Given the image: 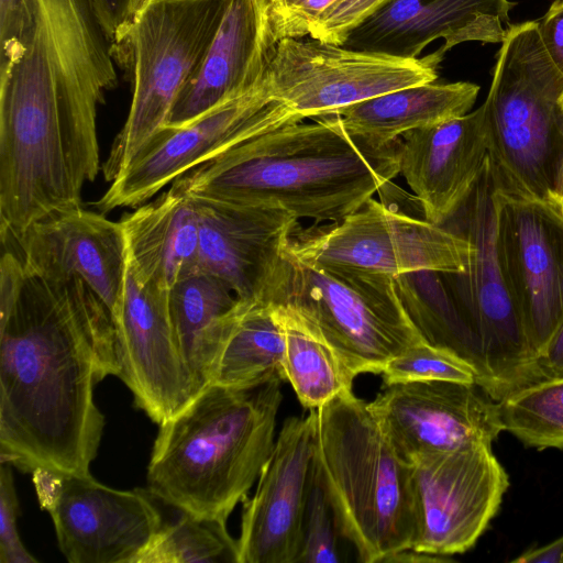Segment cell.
Here are the masks:
<instances>
[{"label":"cell","mask_w":563,"mask_h":563,"mask_svg":"<svg viewBox=\"0 0 563 563\" xmlns=\"http://www.w3.org/2000/svg\"><path fill=\"white\" fill-rule=\"evenodd\" d=\"M119 371L114 320L86 283L33 275L2 247L0 460L89 475L104 428L93 387Z\"/></svg>","instance_id":"cell-1"},{"label":"cell","mask_w":563,"mask_h":563,"mask_svg":"<svg viewBox=\"0 0 563 563\" xmlns=\"http://www.w3.org/2000/svg\"><path fill=\"white\" fill-rule=\"evenodd\" d=\"M101 25L86 7L40 0L0 67V233L81 206L100 169L97 112L118 81Z\"/></svg>","instance_id":"cell-2"},{"label":"cell","mask_w":563,"mask_h":563,"mask_svg":"<svg viewBox=\"0 0 563 563\" xmlns=\"http://www.w3.org/2000/svg\"><path fill=\"white\" fill-rule=\"evenodd\" d=\"M398 142L377 148L338 114L295 121L245 140L173 184L212 201L285 211L313 225L345 219L399 174Z\"/></svg>","instance_id":"cell-3"},{"label":"cell","mask_w":563,"mask_h":563,"mask_svg":"<svg viewBox=\"0 0 563 563\" xmlns=\"http://www.w3.org/2000/svg\"><path fill=\"white\" fill-rule=\"evenodd\" d=\"M283 382L201 389L159 424L147 490L179 511L227 521L273 450Z\"/></svg>","instance_id":"cell-4"},{"label":"cell","mask_w":563,"mask_h":563,"mask_svg":"<svg viewBox=\"0 0 563 563\" xmlns=\"http://www.w3.org/2000/svg\"><path fill=\"white\" fill-rule=\"evenodd\" d=\"M313 464L338 531L360 561L387 562L411 548L412 464L396 451L369 402L349 391L316 409Z\"/></svg>","instance_id":"cell-5"},{"label":"cell","mask_w":563,"mask_h":563,"mask_svg":"<svg viewBox=\"0 0 563 563\" xmlns=\"http://www.w3.org/2000/svg\"><path fill=\"white\" fill-rule=\"evenodd\" d=\"M484 108L488 155L498 187L556 206L563 164V75L537 21L507 27Z\"/></svg>","instance_id":"cell-6"},{"label":"cell","mask_w":563,"mask_h":563,"mask_svg":"<svg viewBox=\"0 0 563 563\" xmlns=\"http://www.w3.org/2000/svg\"><path fill=\"white\" fill-rule=\"evenodd\" d=\"M265 302L289 312L333 351L353 377L380 374L390 358L426 342L400 300L394 277L310 264L287 247Z\"/></svg>","instance_id":"cell-7"},{"label":"cell","mask_w":563,"mask_h":563,"mask_svg":"<svg viewBox=\"0 0 563 563\" xmlns=\"http://www.w3.org/2000/svg\"><path fill=\"white\" fill-rule=\"evenodd\" d=\"M497 183L488 162L470 195L443 224L471 242L462 273H442L461 313L478 339L476 384L495 401L540 382L537 353L507 288L496 247Z\"/></svg>","instance_id":"cell-8"},{"label":"cell","mask_w":563,"mask_h":563,"mask_svg":"<svg viewBox=\"0 0 563 563\" xmlns=\"http://www.w3.org/2000/svg\"><path fill=\"white\" fill-rule=\"evenodd\" d=\"M229 0H148L130 32L124 64L133 95L103 165L112 183L168 121L183 87L207 52Z\"/></svg>","instance_id":"cell-9"},{"label":"cell","mask_w":563,"mask_h":563,"mask_svg":"<svg viewBox=\"0 0 563 563\" xmlns=\"http://www.w3.org/2000/svg\"><path fill=\"white\" fill-rule=\"evenodd\" d=\"M287 249L310 264L394 278L415 271L462 273L473 251L470 241L443 225L373 198L340 222L299 225Z\"/></svg>","instance_id":"cell-10"},{"label":"cell","mask_w":563,"mask_h":563,"mask_svg":"<svg viewBox=\"0 0 563 563\" xmlns=\"http://www.w3.org/2000/svg\"><path fill=\"white\" fill-rule=\"evenodd\" d=\"M444 55L402 58L311 37L277 42L265 82L272 97L302 120L340 113L364 100L434 82Z\"/></svg>","instance_id":"cell-11"},{"label":"cell","mask_w":563,"mask_h":563,"mask_svg":"<svg viewBox=\"0 0 563 563\" xmlns=\"http://www.w3.org/2000/svg\"><path fill=\"white\" fill-rule=\"evenodd\" d=\"M302 119L274 99L265 79L190 122L161 129L96 202L102 212L136 207L202 163L255 135Z\"/></svg>","instance_id":"cell-12"},{"label":"cell","mask_w":563,"mask_h":563,"mask_svg":"<svg viewBox=\"0 0 563 563\" xmlns=\"http://www.w3.org/2000/svg\"><path fill=\"white\" fill-rule=\"evenodd\" d=\"M32 481L70 563H135L164 525L148 490L114 489L90 474L47 468L34 470Z\"/></svg>","instance_id":"cell-13"},{"label":"cell","mask_w":563,"mask_h":563,"mask_svg":"<svg viewBox=\"0 0 563 563\" xmlns=\"http://www.w3.org/2000/svg\"><path fill=\"white\" fill-rule=\"evenodd\" d=\"M411 464L416 528L410 549L449 558L472 549L510 485L492 445L472 444Z\"/></svg>","instance_id":"cell-14"},{"label":"cell","mask_w":563,"mask_h":563,"mask_svg":"<svg viewBox=\"0 0 563 563\" xmlns=\"http://www.w3.org/2000/svg\"><path fill=\"white\" fill-rule=\"evenodd\" d=\"M495 203L501 272L538 356L563 323V213L498 185Z\"/></svg>","instance_id":"cell-15"},{"label":"cell","mask_w":563,"mask_h":563,"mask_svg":"<svg viewBox=\"0 0 563 563\" xmlns=\"http://www.w3.org/2000/svg\"><path fill=\"white\" fill-rule=\"evenodd\" d=\"M384 387L369 407L409 463L472 444L492 445L503 432L496 401L476 383L424 380Z\"/></svg>","instance_id":"cell-16"},{"label":"cell","mask_w":563,"mask_h":563,"mask_svg":"<svg viewBox=\"0 0 563 563\" xmlns=\"http://www.w3.org/2000/svg\"><path fill=\"white\" fill-rule=\"evenodd\" d=\"M168 292L142 280L126 257L115 313L118 376L133 393L136 406L158 424L198 394L175 343Z\"/></svg>","instance_id":"cell-17"},{"label":"cell","mask_w":563,"mask_h":563,"mask_svg":"<svg viewBox=\"0 0 563 563\" xmlns=\"http://www.w3.org/2000/svg\"><path fill=\"white\" fill-rule=\"evenodd\" d=\"M316 449V409L287 418L258 476L242 500L238 563H298Z\"/></svg>","instance_id":"cell-18"},{"label":"cell","mask_w":563,"mask_h":563,"mask_svg":"<svg viewBox=\"0 0 563 563\" xmlns=\"http://www.w3.org/2000/svg\"><path fill=\"white\" fill-rule=\"evenodd\" d=\"M1 242L33 275L54 282L84 280L115 323L128 257L120 222L81 206L58 209L30 223L19 236Z\"/></svg>","instance_id":"cell-19"},{"label":"cell","mask_w":563,"mask_h":563,"mask_svg":"<svg viewBox=\"0 0 563 563\" xmlns=\"http://www.w3.org/2000/svg\"><path fill=\"white\" fill-rule=\"evenodd\" d=\"M192 198L200 223L198 269L220 279L241 300L265 302L299 221L277 209Z\"/></svg>","instance_id":"cell-20"},{"label":"cell","mask_w":563,"mask_h":563,"mask_svg":"<svg viewBox=\"0 0 563 563\" xmlns=\"http://www.w3.org/2000/svg\"><path fill=\"white\" fill-rule=\"evenodd\" d=\"M509 0H389L354 29L342 46L417 58L437 38L445 54L464 42L501 43Z\"/></svg>","instance_id":"cell-21"},{"label":"cell","mask_w":563,"mask_h":563,"mask_svg":"<svg viewBox=\"0 0 563 563\" xmlns=\"http://www.w3.org/2000/svg\"><path fill=\"white\" fill-rule=\"evenodd\" d=\"M271 0H229L218 30L166 125H183L260 86L275 53Z\"/></svg>","instance_id":"cell-22"},{"label":"cell","mask_w":563,"mask_h":563,"mask_svg":"<svg viewBox=\"0 0 563 563\" xmlns=\"http://www.w3.org/2000/svg\"><path fill=\"white\" fill-rule=\"evenodd\" d=\"M399 174L427 221L443 225L479 179L487 162L484 108L409 131L397 144Z\"/></svg>","instance_id":"cell-23"},{"label":"cell","mask_w":563,"mask_h":563,"mask_svg":"<svg viewBox=\"0 0 563 563\" xmlns=\"http://www.w3.org/2000/svg\"><path fill=\"white\" fill-rule=\"evenodd\" d=\"M120 223L128 262L142 280L169 290L198 269L199 213L194 198L177 185Z\"/></svg>","instance_id":"cell-24"},{"label":"cell","mask_w":563,"mask_h":563,"mask_svg":"<svg viewBox=\"0 0 563 563\" xmlns=\"http://www.w3.org/2000/svg\"><path fill=\"white\" fill-rule=\"evenodd\" d=\"M249 302L200 269L169 289L175 343L197 393L212 384L223 345Z\"/></svg>","instance_id":"cell-25"},{"label":"cell","mask_w":563,"mask_h":563,"mask_svg":"<svg viewBox=\"0 0 563 563\" xmlns=\"http://www.w3.org/2000/svg\"><path fill=\"white\" fill-rule=\"evenodd\" d=\"M479 87L467 81L429 82L394 90L343 109L344 128L377 148L395 145L405 133L464 115Z\"/></svg>","instance_id":"cell-26"},{"label":"cell","mask_w":563,"mask_h":563,"mask_svg":"<svg viewBox=\"0 0 563 563\" xmlns=\"http://www.w3.org/2000/svg\"><path fill=\"white\" fill-rule=\"evenodd\" d=\"M284 332L267 302L247 303L221 351L212 384L246 389L282 378Z\"/></svg>","instance_id":"cell-27"},{"label":"cell","mask_w":563,"mask_h":563,"mask_svg":"<svg viewBox=\"0 0 563 563\" xmlns=\"http://www.w3.org/2000/svg\"><path fill=\"white\" fill-rule=\"evenodd\" d=\"M400 300L413 324L429 343L459 354L476 371L482 368L477 336L465 321L442 273L415 271L395 277Z\"/></svg>","instance_id":"cell-28"},{"label":"cell","mask_w":563,"mask_h":563,"mask_svg":"<svg viewBox=\"0 0 563 563\" xmlns=\"http://www.w3.org/2000/svg\"><path fill=\"white\" fill-rule=\"evenodd\" d=\"M272 307L284 332V378L291 385L301 406L308 410L318 409L338 396L352 391L355 377L333 351L289 312Z\"/></svg>","instance_id":"cell-29"},{"label":"cell","mask_w":563,"mask_h":563,"mask_svg":"<svg viewBox=\"0 0 563 563\" xmlns=\"http://www.w3.org/2000/svg\"><path fill=\"white\" fill-rule=\"evenodd\" d=\"M389 0H271L276 41L311 37L343 45L349 34Z\"/></svg>","instance_id":"cell-30"},{"label":"cell","mask_w":563,"mask_h":563,"mask_svg":"<svg viewBox=\"0 0 563 563\" xmlns=\"http://www.w3.org/2000/svg\"><path fill=\"white\" fill-rule=\"evenodd\" d=\"M503 431L525 446L563 450V377L522 388L496 401Z\"/></svg>","instance_id":"cell-31"},{"label":"cell","mask_w":563,"mask_h":563,"mask_svg":"<svg viewBox=\"0 0 563 563\" xmlns=\"http://www.w3.org/2000/svg\"><path fill=\"white\" fill-rule=\"evenodd\" d=\"M180 512L176 522L163 525L135 563H238V540L225 520Z\"/></svg>","instance_id":"cell-32"},{"label":"cell","mask_w":563,"mask_h":563,"mask_svg":"<svg viewBox=\"0 0 563 563\" xmlns=\"http://www.w3.org/2000/svg\"><path fill=\"white\" fill-rule=\"evenodd\" d=\"M380 374L384 386L424 380L476 383V371L467 361L427 341L390 358Z\"/></svg>","instance_id":"cell-33"},{"label":"cell","mask_w":563,"mask_h":563,"mask_svg":"<svg viewBox=\"0 0 563 563\" xmlns=\"http://www.w3.org/2000/svg\"><path fill=\"white\" fill-rule=\"evenodd\" d=\"M338 533L330 500L313 464L308 484L303 541L298 563L339 562Z\"/></svg>","instance_id":"cell-34"},{"label":"cell","mask_w":563,"mask_h":563,"mask_svg":"<svg viewBox=\"0 0 563 563\" xmlns=\"http://www.w3.org/2000/svg\"><path fill=\"white\" fill-rule=\"evenodd\" d=\"M10 462L1 461L0 467V563H35L22 543L16 519L19 501Z\"/></svg>","instance_id":"cell-35"},{"label":"cell","mask_w":563,"mask_h":563,"mask_svg":"<svg viewBox=\"0 0 563 563\" xmlns=\"http://www.w3.org/2000/svg\"><path fill=\"white\" fill-rule=\"evenodd\" d=\"M148 0H90L93 12L109 42L111 54L124 63L130 32Z\"/></svg>","instance_id":"cell-36"},{"label":"cell","mask_w":563,"mask_h":563,"mask_svg":"<svg viewBox=\"0 0 563 563\" xmlns=\"http://www.w3.org/2000/svg\"><path fill=\"white\" fill-rule=\"evenodd\" d=\"M30 21V0H0L1 57L20 45Z\"/></svg>","instance_id":"cell-37"},{"label":"cell","mask_w":563,"mask_h":563,"mask_svg":"<svg viewBox=\"0 0 563 563\" xmlns=\"http://www.w3.org/2000/svg\"><path fill=\"white\" fill-rule=\"evenodd\" d=\"M540 40L553 64L563 75V0H555L537 21Z\"/></svg>","instance_id":"cell-38"},{"label":"cell","mask_w":563,"mask_h":563,"mask_svg":"<svg viewBox=\"0 0 563 563\" xmlns=\"http://www.w3.org/2000/svg\"><path fill=\"white\" fill-rule=\"evenodd\" d=\"M540 382L563 377V323L537 356Z\"/></svg>","instance_id":"cell-39"},{"label":"cell","mask_w":563,"mask_h":563,"mask_svg":"<svg viewBox=\"0 0 563 563\" xmlns=\"http://www.w3.org/2000/svg\"><path fill=\"white\" fill-rule=\"evenodd\" d=\"M514 563H563V536L554 541L531 548L514 559Z\"/></svg>","instance_id":"cell-40"},{"label":"cell","mask_w":563,"mask_h":563,"mask_svg":"<svg viewBox=\"0 0 563 563\" xmlns=\"http://www.w3.org/2000/svg\"><path fill=\"white\" fill-rule=\"evenodd\" d=\"M452 561L449 556H440L434 554H429L420 551H416L413 549H407L400 551L389 558L387 560L388 563L391 562H406V563H420V562H448Z\"/></svg>","instance_id":"cell-41"},{"label":"cell","mask_w":563,"mask_h":563,"mask_svg":"<svg viewBox=\"0 0 563 563\" xmlns=\"http://www.w3.org/2000/svg\"><path fill=\"white\" fill-rule=\"evenodd\" d=\"M556 207L563 213V164L560 169L558 184H556Z\"/></svg>","instance_id":"cell-42"},{"label":"cell","mask_w":563,"mask_h":563,"mask_svg":"<svg viewBox=\"0 0 563 563\" xmlns=\"http://www.w3.org/2000/svg\"><path fill=\"white\" fill-rule=\"evenodd\" d=\"M559 104H560L561 109L563 110V92L559 99Z\"/></svg>","instance_id":"cell-43"}]
</instances>
